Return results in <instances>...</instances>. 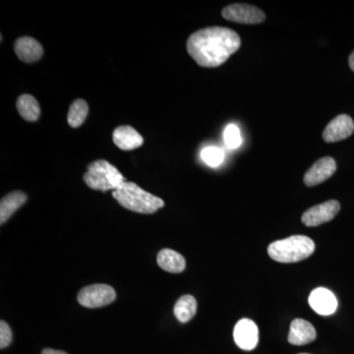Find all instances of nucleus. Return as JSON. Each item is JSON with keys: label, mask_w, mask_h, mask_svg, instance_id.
Wrapping results in <instances>:
<instances>
[{"label": "nucleus", "mask_w": 354, "mask_h": 354, "mask_svg": "<svg viewBox=\"0 0 354 354\" xmlns=\"http://www.w3.org/2000/svg\"><path fill=\"white\" fill-rule=\"evenodd\" d=\"M241 46L237 32L225 27H209L191 35L187 41L190 57L202 67L225 64Z\"/></svg>", "instance_id": "1"}, {"label": "nucleus", "mask_w": 354, "mask_h": 354, "mask_svg": "<svg viewBox=\"0 0 354 354\" xmlns=\"http://www.w3.org/2000/svg\"><path fill=\"white\" fill-rule=\"evenodd\" d=\"M113 197L123 208L140 214H153L165 206L164 200L127 181L113 191Z\"/></svg>", "instance_id": "2"}, {"label": "nucleus", "mask_w": 354, "mask_h": 354, "mask_svg": "<svg viewBox=\"0 0 354 354\" xmlns=\"http://www.w3.org/2000/svg\"><path fill=\"white\" fill-rule=\"evenodd\" d=\"M315 251V243L304 235H293L270 244L268 254L279 263H297L307 259Z\"/></svg>", "instance_id": "3"}, {"label": "nucleus", "mask_w": 354, "mask_h": 354, "mask_svg": "<svg viewBox=\"0 0 354 354\" xmlns=\"http://www.w3.org/2000/svg\"><path fill=\"white\" fill-rule=\"evenodd\" d=\"M83 179L91 189L102 191L116 190L125 183L124 176L108 160H97L88 165Z\"/></svg>", "instance_id": "4"}, {"label": "nucleus", "mask_w": 354, "mask_h": 354, "mask_svg": "<svg viewBox=\"0 0 354 354\" xmlns=\"http://www.w3.org/2000/svg\"><path fill=\"white\" fill-rule=\"evenodd\" d=\"M116 298L114 288L108 285H92L82 288L78 293L79 304L87 308H97L111 304Z\"/></svg>", "instance_id": "5"}, {"label": "nucleus", "mask_w": 354, "mask_h": 354, "mask_svg": "<svg viewBox=\"0 0 354 354\" xmlns=\"http://www.w3.org/2000/svg\"><path fill=\"white\" fill-rule=\"evenodd\" d=\"M221 15L225 19L239 24H260L266 19L265 13L261 9L249 4H232L223 9Z\"/></svg>", "instance_id": "6"}, {"label": "nucleus", "mask_w": 354, "mask_h": 354, "mask_svg": "<svg viewBox=\"0 0 354 354\" xmlns=\"http://www.w3.org/2000/svg\"><path fill=\"white\" fill-rule=\"evenodd\" d=\"M339 209H341V205L335 200H330L323 204L317 205L305 212L302 215V223L306 227H318L332 221L339 213Z\"/></svg>", "instance_id": "7"}, {"label": "nucleus", "mask_w": 354, "mask_h": 354, "mask_svg": "<svg viewBox=\"0 0 354 354\" xmlns=\"http://www.w3.org/2000/svg\"><path fill=\"white\" fill-rule=\"evenodd\" d=\"M235 344L243 351H253L259 342V330L250 319H241L235 325L234 330Z\"/></svg>", "instance_id": "8"}, {"label": "nucleus", "mask_w": 354, "mask_h": 354, "mask_svg": "<svg viewBox=\"0 0 354 354\" xmlns=\"http://www.w3.org/2000/svg\"><path fill=\"white\" fill-rule=\"evenodd\" d=\"M354 132V122L351 116L341 114L334 118L323 132L324 141L335 143L348 138Z\"/></svg>", "instance_id": "9"}, {"label": "nucleus", "mask_w": 354, "mask_h": 354, "mask_svg": "<svg viewBox=\"0 0 354 354\" xmlns=\"http://www.w3.org/2000/svg\"><path fill=\"white\" fill-rule=\"evenodd\" d=\"M335 171H337V164L334 158L330 157L320 158L305 174L304 183L309 187L318 185L328 180Z\"/></svg>", "instance_id": "10"}, {"label": "nucleus", "mask_w": 354, "mask_h": 354, "mask_svg": "<svg viewBox=\"0 0 354 354\" xmlns=\"http://www.w3.org/2000/svg\"><path fill=\"white\" fill-rule=\"evenodd\" d=\"M310 307L322 316L334 314L337 308V299L332 291L325 288H317L310 293Z\"/></svg>", "instance_id": "11"}, {"label": "nucleus", "mask_w": 354, "mask_h": 354, "mask_svg": "<svg viewBox=\"0 0 354 354\" xmlns=\"http://www.w3.org/2000/svg\"><path fill=\"white\" fill-rule=\"evenodd\" d=\"M14 50L18 58L26 64L38 62L44 55V48L37 39L22 37L14 44Z\"/></svg>", "instance_id": "12"}, {"label": "nucleus", "mask_w": 354, "mask_h": 354, "mask_svg": "<svg viewBox=\"0 0 354 354\" xmlns=\"http://www.w3.org/2000/svg\"><path fill=\"white\" fill-rule=\"evenodd\" d=\"M317 333L311 323L304 319H295L290 325L288 342L293 346H304L315 341Z\"/></svg>", "instance_id": "13"}, {"label": "nucleus", "mask_w": 354, "mask_h": 354, "mask_svg": "<svg viewBox=\"0 0 354 354\" xmlns=\"http://www.w3.org/2000/svg\"><path fill=\"white\" fill-rule=\"evenodd\" d=\"M113 143L123 151H131L143 145L144 139L134 128L120 127L113 133Z\"/></svg>", "instance_id": "14"}, {"label": "nucleus", "mask_w": 354, "mask_h": 354, "mask_svg": "<svg viewBox=\"0 0 354 354\" xmlns=\"http://www.w3.org/2000/svg\"><path fill=\"white\" fill-rule=\"evenodd\" d=\"M158 265L165 271L179 274L185 270L186 261L181 254L171 249H162L158 254Z\"/></svg>", "instance_id": "15"}, {"label": "nucleus", "mask_w": 354, "mask_h": 354, "mask_svg": "<svg viewBox=\"0 0 354 354\" xmlns=\"http://www.w3.org/2000/svg\"><path fill=\"white\" fill-rule=\"evenodd\" d=\"M28 197L22 191H14L4 196L0 202V223L3 225L11 216L22 207Z\"/></svg>", "instance_id": "16"}, {"label": "nucleus", "mask_w": 354, "mask_h": 354, "mask_svg": "<svg viewBox=\"0 0 354 354\" xmlns=\"http://www.w3.org/2000/svg\"><path fill=\"white\" fill-rule=\"evenodd\" d=\"M18 113L25 120L34 122L39 120L41 114V109L38 101L31 95H22L18 97L17 104Z\"/></svg>", "instance_id": "17"}, {"label": "nucleus", "mask_w": 354, "mask_h": 354, "mask_svg": "<svg viewBox=\"0 0 354 354\" xmlns=\"http://www.w3.org/2000/svg\"><path fill=\"white\" fill-rule=\"evenodd\" d=\"M197 301L192 295H183L177 300L174 306V315L181 323L189 322L196 315Z\"/></svg>", "instance_id": "18"}, {"label": "nucleus", "mask_w": 354, "mask_h": 354, "mask_svg": "<svg viewBox=\"0 0 354 354\" xmlns=\"http://www.w3.org/2000/svg\"><path fill=\"white\" fill-rule=\"evenodd\" d=\"M88 113V106L87 102L84 100H76L70 106L68 111V124L70 127L77 128L81 127L87 118Z\"/></svg>", "instance_id": "19"}, {"label": "nucleus", "mask_w": 354, "mask_h": 354, "mask_svg": "<svg viewBox=\"0 0 354 354\" xmlns=\"http://www.w3.org/2000/svg\"><path fill=\"white\" fill-rule=\"evenodd\" d=\"M201 157L209 167H218L225 160V153L216 147H207L202 151Z\"/></svg>", "instance_id": "20"}, {"label": "nucleus", "mask_w": 354, "mask_h": 354, "mask_svg": "<svg viewBox=\"0 0 354 354\" xmlns=\"http://www.w3.org/2000/svg\"><path fill=\"white\" fill-rule=\"evenodd\" d=\"M225 145L230 149H236L241 145L242 137L241 130L235 124L227 125L223 133Z\"/></svg>", "instance_id": "21"}, {"label": "nucleus", "mask_w": 354, "mask_h": 354, "mask_svg": "<svg viewBox=\"0 0 354 354\" xmlns=\"http://www.w3.org/2000/svg\"><path fill=\"white\" fill-rule=\"evenodd\" d=\"M12 341V332L8 324L1 321L0 322V348L2 349L7 348Z\"/></svg>", "instance_id": "22"}, {"label": "nucleus", "mask_w": 354, "mask_h": 354, "mask_svg": "<svg viewBox=\"0 0 354 354\" xmlns=\"http://www.w3.org/2000/svg\"><path fill=\"white\" fill-rule=\"evenodd\" d=\"M41 354H67L64 353V351H55V349L46 348L44 349L43 353Z\"/></svg>", "instance_id": "23"}, {"label": "nucleus", "mask_w": 354, "mask_h": 354, "mask_svg": "<svg viewBox=\"0 0 354 354\" xmlns=\"http://www.w3.org/2000/svg\"><path fill=\"white\" fill-rule=\"evenodd\" d=\"M348 64L351 69L354 71V50L351 53V55H349Z\"/></svg>", "instance_id": "24"}, {"label": "nucleus", "mask_w": 354, "mask_h": 354, "mask_svg": "<svg viewBox=\"0 0 354 354\" xmlns=\"http://www.w3.org/2000/svg\"><path fill=\"white\" fill-rule=\"evenodd\" d=\"M301 354H307V353H301Z\"/></svg>", "instance_id": "25"}]
</instances>
